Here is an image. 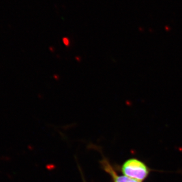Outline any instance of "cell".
Returning a JSON list of instances; mask_svg holds the SVG:
<instances>
[{"label":"cell","instance_id":"3957f363","mask_svg":"<svg viewBox=\"0 0 182 182\" xmlns=\"http://www.w3.org/2000/svg\"><path fill=\"white\" fill-rule=\"evenodd\" d=\"M63 44L66 46H70V40H69V39L67 38V37H64L63 38Z\"/></svg>","mask_w":182,"mask_h":182},{"label":"cell","instance_id":"6da1fadb","mask_svg":"<svg viewBox=\"0 0 182 182\" xmlns=\"http://www.w3.org/2000/svg\"><path fill=\"white\" fill-rule=\"evenodd\" d=\"M121 171L123 175L141 182L147 177L150 170L143 162L137 158H130L123 164Z\"/></svg>","mask_w":182,"mask_h":182},{"label":"cell","instance_id":"277c9868","mask_svg":"<svg viewBox=\"0 0 182 182\" xmlns=\"http://www.w3.org/2000/svg\"></svg>","mask_w":182,"mask_h":182},{"label":"cell","instance_id":"7a4b0ae2","mask_svg":"<svg viewBox=\"0 0 182 182\" xmlns=\"http://www.w3.org/2000/svg\"><path fill=\"white\" fill-rule=\"evenodd\" d=\"M102 165L103 166L104 170L107 173H109L111 177L113 182H140L135 180L132 179H130L124 175L120 176L118 175L115 172V169L113 168L111 164L106 160L103 159L102 162Z\"/></svg>","mask_w":182,"mask_h":182}]
</instances>
